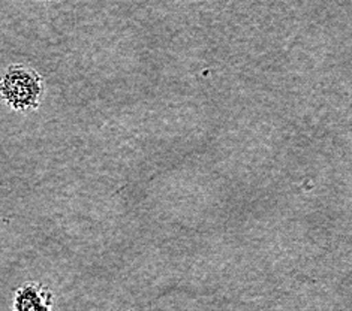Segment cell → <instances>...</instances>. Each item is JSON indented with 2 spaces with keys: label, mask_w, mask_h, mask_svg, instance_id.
Wrapping results in <instances>:
<instances>
[{
  "label": "cell",
  "mask_w": 352,
  "mask_h": 311,
  "mask_svg": "<svg viewBox=\"0 0 352 311\" xmlns=\"http://www.w3.org/2000/svg\"><path fill=\"white\" fill-rule=\"evenodd\" d=\"M45 80L26 65H11L0 72V100L16 113H32L43 105Z\"/></svg>",
  "instance_id": "6da1fadb"
},
{
  "label": "cell",
  "mask_w": 352,
  "mask_h": 311,
  "mask_svg": "<svg viewBox=\"0 0 352 311\" xmlns=\"http://www.w3.org/2000/svg\"><path fill=\"white\" fill-rule=\"evenodd\" d=\"M12 311H54L53 292L43 283H24L15 290Z\"/></svg>",
  "instance_id": "7a4b0ae2"
}]
</instances>
